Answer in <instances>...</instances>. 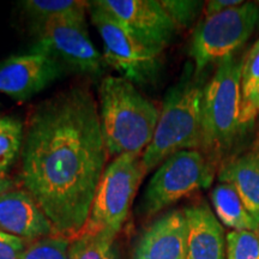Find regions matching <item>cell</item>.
<instances>
[{
	"label": "cell",
	"mask_w": 259,
	"mask_h": 259,
	"mask_svg": "<svg viewBox=\"0 0 259 259\" xmlns=\"http://www.w3.org/2000/svg\"><path fill=\"white\" fill-rule=\"evenodd\" d=\"M108 157L99 108L88 89H67L32 111L19 178L57 234L69 239L82 233Z\"/></svg>",
	"instance_id": "obj_1"
},
{
	"label": "cell",
	"mask_w": 259,
	"mask_h": 259,
	"mask_svg": "<svg viewBox=\"0 0 259 259\" xmlns=\"http://www.w3.org/2000/svg\"><path fill=\"white\" fill-rule=\"evenodd\" d=\"M100 119L109 157L143 154L153 141L160 111L124 77L107 76L99 88Z\"/></svg>",
	"instance_id": "obj_2"
},
{
	"label": "cell",
	"mask_w": 259,
	"mask_h": 259,
	"mask_svg": "<svg viewBox=\"0 0 259 259\" xmlns=\"http://www.w3.org/2000/svg\"><path fill=\"white\" fill-rule=\"evenodd\" d=\"M192 66L168 90L160 111L153 141L142 155L145 174L173 154L202 149V97L204 84Z\"/></svg>",
	"instance_id": "obj_3"
},
{
	"label": "cell",
	"mask_w": 259,
	"mask_h": 259,
	"mask_svg": "<svg viewBox=\"0 0 259 259\" xmlns=\"http://www.w3.org/2000/svg\"><path fill=\"white\" fill-rule=\"evenodd\" d=\"M242 60L234 56L220 60L215 72L204 85L202 97V149L216 166L228 151L241 127Z\"/></svg>",
	"instance_id": "obj_4"
},
{
	"label": "cell",
	"mask_w": 259,
	"mask_h": 259,
	"mask_svg": "<svg viewBox=\"0 0 259 259\" xmlns=\"http://www.w3.org/2000/svg\"><path fill=\"white\" fill-rule=\"evenodd\" d=\"M142 155L126 153L114 157L106 167L82 232H106L118 235L127 219L139 184L147 176Z\"/></svg>",
	"instance_id": "obj_5"
},
{
	"label": "cell",
	"mask_w": 259,
	"mask_h": 259,
	"mask_svg": "<svg viewBox=\"0 0 259 259\" xmlns=\"http://www.w3.org/2000/svg\"><path fill=\"white\" fill-rule=\"evenodd\" d=\"M259 24V3H242L226 11L204 16L194 28L190 44L194 74L199 77L209 64L234 56Z\"/></svg>",
	"instance_id": "obj_6"
},
{
	"label": "cell",
	"mask_w": 259,
	"mask_h": 259,
	"mask_svg": "<svg viewBox=\"0 0 259 259\" xmlns=\"http://www.w3.org/2000/svg\"><path fill=\"white\" fill-rule=\"evenodd\" d=\"M216 166L200 150H183L164 160L148 183L141 203L145 216H154L184 197L212 184Z\"/></svg>",
	"instance_id": "obj_7"
},
{
	"label": "cell",
	"mask_w": 259,
	"mask_h": 259,
	"mask_svg": "<svg viewBox=\"0 0 259 259\" xmlns=\"http://www.w3.org/2000/svg\"><path fill=\"white\" fill-rule=\"evenodd\" d=\"M93 24L103 42L105 63L134 84L149 83L160 67L162 51L144 45L96 2H88Z\"/></svg>",
	"instance_id": "obj_8"
},
{
	"label": "cell",
	"mask_w": 259,
	"mask_h": 259,
	"mask_svg": "<svg viewBox=\"0 0 259 259\" xmlns=\"http://www.w3.org/2000/svg\"><path fill=\"white\" fill-rule=\"evenodd\" d=\"M36 41L31 52L46 54L64 67L99 76L105 59L90 40L85 15L66 16L35 27Z\"/></svg>",
	"instance_id": "obj_9"
},
{
	"label": "cell",
	"mask_w": 259,
	"mask_h": 259,
	"mask_svg": "<svg viewBox=\"0 0 259 259\" xmlns=\"http://www.w3.org/2000/svg\"><path fill=\"white\" fill-rule=\"evenodd\" d=\"M147 46L163 51L176 36L178 27L156 0H96Z\"/></svg>",
	"instance_id": "obj_10"
},
{
	"label": "cell",
	"mask_w": 259,
	"mask_h": 259,
	"mask_svg": "<svg viewBox=\"0 0 259 259\" xmlns=\"http://www.w3.org/2000/svg\"><path fill=\"white\" fill-rule=\"evenodd\" d=\"M65 67L46 54L30 52L0 63V94L27 101L59 79Z\"/></svg>",
	"instance_id": "obj_11"
},
{
	"label": "cell",
	"mask_w": 259,
	"mask_h": 259,
	"mask_svg": "<svg viewBox=\"0 0 259 259\" xmlns=\"http://www.w3.org/2000/svg\"><path fill=\"white\" fill-rule=\"evenodd\" d=\"M132 259H187V223L184 210H171L144 229Z\"/></svg>",
	"instance_id": "obj_12"
},
{
	"label": "cell",
	"mask_w": 259,
	"mask_h": 259,
	"mask_svg": "<svg viewBox=\"0 0 259 259\" xmlns=\"http://www.w3.org/2000/svg\"><path fill=\"white\" fill-rule=\"evenodd\" d=\"M0 231L28 242L57 234L46 213L25 190L0 194Z\"/></svg>",
	"instance_id": "obj_13"
},
{
	"label": "cell",
	"mask_w": 259,
	"mask_h": 259,
	"mask_svg": "<svg viewBox=\"0 0 259 259\" xmlns=\"http://www.w3.org/2000/svg\"><path fill=\"white\" fill-rule=\"evenodd\" d=\"M187 223V259H226V235L205 203L184 209Z\"/></svg>",
	"instance_id": "obj_14"
},
{
	"label": "cell",
	"mask_w": 259,
	"mask_h": 259,
	"mask_svg": "<svg viewBox=\"0 0 259 259\" xmlns=\"http://www.w3.org/2000/svg\"><path fill=\"white\" fill-rule=\"evenodd\" d=\"M219 180L236 191L259 226V151H250L226 162L219 171Z\"/></svg>",
	"instance_id": "obj_15"
},
{
	"label": "cell",
	"mask_w": 259,
	"mask_h": 259,
	"mask_svg": "<svg viewBox=\"0 0 259 259\" xmlns=\"http://www.w3.org/2000/svg\"><path fill=\"white\" fill-rule=\"evenodd\" d=\"M211 202L216 216L233 231L257 232L259 226L246 210L236 191L228 184L220 183L211 191Z\"/></svg>",
	"instance_id": "obj_16"
},
{
	"label": "cell",
	"mask_w": 259,
	"mask_h": 259,
	"mask_svg": "<svg viewBox=\"0 0 259 259\" xmlns=\"http://www.w3.org/2000/svg\"><path fill=\"white\" fill-rule=\"evenodd\" d=\"M115 235L82 232L70 242V259H119Z\"/></svg>",
	"instance_id": "obj_17"
},
{
	"label": "cell",
	"mask_w": 259,
	"mask_h": 259,
	"mask_svg": "<svg viewBox=\"0 0 259 259\" xmlns=\"http://www.w3.org/2000/svg\"><path fill=\"white\" fill-rule=\"evenodd\" d=\"M88 5V2L78 0H27L22 3L24 12L35 27L59 17L85 15Z\"/></svg>",
	"instance_id": "obj_18"
},
{
	"label": "cell",
	"mask_w": 259,
	"mask_h": 259,
	"mask_svg": "<svg viewBox=\"0 0 259 259\" xmlns=\"http://www.w3.org/2000/svg\"><path fill=\"white\" fill-rule=\"evenodd\" d=\"M24 130L21 122L9 116H0V174L15 163L23 147Z\"/></svg>",
	"instance_id": "obj_19"
},
{
	"label": "cell",
	"mask_w": 259,
	"mask_h": 259,
	"mask_svg": "<svg viewBox=\"0 0 259 259\" xmlns=\"http://www.w3.org/2000/svg\"><path fill=\"white\" fill-rule=\"evenodd\" d=\"M69 239L54 234L27 242L21 259H70Z\"/></svg>",
	"instance_id": "obj_20"
},
{
	"label": "cell",
	"mask_w": 259,
	"mask_h": 259,
	"mask_svg": "<svg viewBox=\"0 0 259 259\" xmlns=\"http://www.w3.org/2000/svg\"><path fill=\"white\" fill-rule=\"evenodd\" d=\"M226 259H259L257 232L232 231L226 236Z\"/></svg>",
	"instance_id": "obj_21"
},
{
	"label": "cell",
	"mask_w": 259,
	"mask_h": 259,
	"mask_svg": "<svg viewBox=\"0 0 259 259\" xmlns=\"http://www.w3.org/2000/svg\"><path fill=\"white\" fill-rule=\"evenodd\" d=\"M259 88V38L242 60L241 93L242 102L247 101Z\"/></svg>",
	"instance_id": "obj_22"
},
{
	"label": "cell",
	"mask_w": 259,
	"mask_h": 259,
	"mask_svg": "<svg viewBox=\"0 0 259 259\" xmlns=\"http://www.w3.org/2000/svg\"><path fill=\"white\" fill-rule=\"evenodd\" d=\"M162 6L170 16L178 28L186 27L193 18L196 17L197 11L202 5L199 2H178V0H162Z\"/></svg>",
	"instance_id": "obj_23"
},
{
	"label": "cell",
	"mask_w": 259,
	"mask_h": 259,
	"mask_svg": "<svg viewBox=\"0 0 259 259\" xmlns=\"http://www.w3.org/2000/svg\"><path fill=\"white\" fill-rule=\"evenodd\" d=\"M27 242L18 236L0 231V259H21Z\"/></svg>",
	"instance_id": "obj_24"
},
{
	"label": "cell",
	"mask_w": 259,
	"mask_h": 259,
	"mask_svg": "<svg viewBox=\"0 0 259 259\" xmlns=\"http://www.w3.org/2000/svg\"><path fill=\"white\" fill-rule=\"evenodd\" d=\"M259 114V88L253 95H252L247 101L241 105V116L240 122L241 126L247 125L255 119Z\"/></svg>",
	"instance_id": "obj_25"
},
{
	"label": "cell",
	"mask_w": 259,
	"mask_h": 259,
	"mask_svg": "<svg viewBox=\"0 0 259 259\" xmlns=\"http://www.w3.org/2000/svg\"><path fill=\"white\" fill-rule=\"evenodd\" d=\"M242 3L244 2H241V0H210V2H206L205 6H204V15L211 16L220 14L226 10L241 5Z\"/></svg>",
	"instance_id": "obj_26"
},
{
	"label": "cell",
	"mask_w": 259,
	"mask_h": 259,
	"mask_svg": "<svg viewBox=\"0 0 259 259\" xmlns=\"http://www.w3.org/2000/svg\"><path fill=\"white\" fill-rule=\"evenodd\" d=\"M12 186H14V183L11 180L8 179V178L0 176V194L6 192V191L12 190Z\"/></svg>",
	"instance_id": "obj_27"
},
{
	"label": "cell",
	"mask_w": 259,
	"mask_h": 259,
	"mask_svg": "<svg viewBox=\"0 0 259 259\" xmlns=\"http://www.w3.org/2000/svg\"><path fill=\"white\" fill-rule=\"evenodd\" d=\"M257 234H258V236H259V229L257 231Z\"/></svg>",
	"instance_id": "obj_28"
}]
</instances>
